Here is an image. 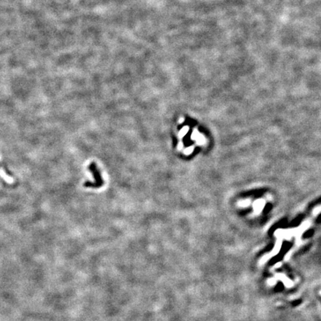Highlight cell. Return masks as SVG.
<instances>
[{
  "instance_id": "1",
  "label": "cell",
  "mask_w": 321,
  "mask_h": 321,
  "mask_svg": "<svg viewBox=\"0 0 321 321\" xmlns=\"http://www.w3.org/2000/svg\"><path fill=\"white\" fill-rule=\"evenodd\" d=\"M0 176H1V177H2V178H3L6 182H7V183L12 184L13 182H14V179H13L11 177H10L9 176H8V175L6 174V173L5 172V170H4L2 168H0Z\"/></svg>"
}]
</instances>
